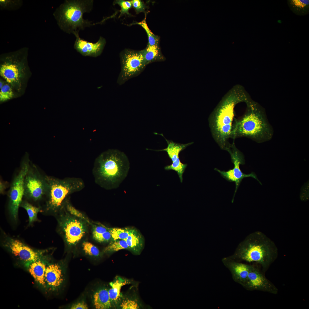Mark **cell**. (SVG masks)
Returning a JSON list of instances; mask_svg holds the SVG:
<instances>
[{"label":"cell","instance_id":"14","mask_svg":"<svg viewBox=\"0 0 309 309\" xmlns=\"http://www.w3.org/2000/svg\"><path fill=\"white\" fill-rule=\"evenodd\" d=\"M250 291H260L277 294L278 290L275 286L265 276L264 273L250 265L246 282L243 286Z\"/></svg>","mask_w":309,"mask_h":309},{"label":"cell","instance_id":"6","mask_svg":"<svg viewBox=\"0 0 309 309\" xmlns=\"http://www.w3.org/2000/svg\"><path fill=\"white\" fill-rule=\"evenodd\" d=\"M48 189L45 197V210L47 212H60L69 196L80 191L85 187L84 181L76 177H67L63 179L47 175Z\"/></svg>","mask_w":309,"mask_h":309},{"label":"cell","instance_id":"18","mask_svg":"<svg viewBox=\"0 0 309 309\" xmlns=\"http://www.w3.org/2000/svg\"><path fill=\"white\" fill-rule=\"evenodd\" d=\"M48 262L46 257L44 256L25 266L35 282L44 289L45 272Z\"/></svg>","mask_w":309,"mask_h":309},{"label":"cell","instance_id":"33","mask_svg":"<svg viewBox=\"0 0 309 309\" xmlns=\"http://www.w3.org/2000/svg\"><path fill=\"white\" fill-rule=\"evenodd\" d=\"M120 306L123 309H138L139 308L136 301L130 299L123 300Z\"/></svg>","mask_w":309,"mask_h":309},{"label":"cell","instance_id":"12","mask_svg":"<svg viewBox=\"0 0 309 309\" xmlns=\"http://www.w3.org/2000/svg\"><path fill=\"white\" fill-rule=\"evenodd\" d=\"M3 245L25 267L45 256V251L35 250L21 241L11 237L7 238L3 241Z\"/></svg>","mask_w":309,"mask_h":309},{"label":"cell","instance_id":"9","mask_svg":"<svg viewBox=\"0 0 309 309\" xmlns=\"http://www.w3.org/2000/svg\"><path fill=\"white\" fill-rule=\"evenodd\" d=\"M30 161L26 153L21 163L19 169L10 185L8 191V209L13 218L16 219L19 208L24 197V179Z\"/></svg>","mask_w":309,"mask_h":309},{"label":"cell","instance_id":"28","mask_svg":"<svg viewBox=\"0 0 309 309\" xmlns=\"http://www.w3.org/2000/svg\"><path fill=\"white\" fill-rule=\"evenodd\" d=\"M21 0H0V7L1 10L14 11L17 10L22 6Z\"/></svg>","mask_w":309,"mask_h":309},{"label":"cell","instance_id":"22","mask_svg":"<svg viewBox=\"0 0 309 309\" xmlns=\"http://www.w3.org/2000/svg\"><path fill=\"white\" fill-rule=\"evenodd\" d=\"M130 283L128 280L120 277L116 278L113 282H110L111 287L108 290L110 300L112 303H116L121 296L120 290L122 287Z\"/></svg>","mask_w":309,"mask_h":309},{"label":"cell","instance_id":"16","mask_svg":"<svg viewBox=\"0 0 309 309\" xmlns=\"http://www.w3.org/2000/svg\"><path fill=\"white\" fill-rule=\"evenodd\" d=\"M74 35L76 40L74 48L83 56L96 57L102 53L106 43V40L103 37H100L96 42L93 43L80 38L79 33Z\"/></svg>","mask_w":309,"mask_h":309},{"label":"cell","instance_id":"1","mask_svg":"<svg viewBox=\"0 0 309 309\" xmlns=\"http://www.w3.org/2000/svg\"><path fill=\"white\" fill-rule=\"evenodd\" d=\"M251 99L243 86L236 85L224 96L210 115L209 122L212 135L221 149L225 150L229 143L235 106Z\"/></svg>","mask_w":309,"mask_h":309},{"label":"cell","instance_id":"24","mask_svg":"<svg viewBox=\"0 0 309 309\" xmlns=\"http://www.w3.org/2000/svg\"><path fill=\"white\" fill-rule=\"evenodd\" d=\"M20 206L26 211L29 216V225L31 224L37 219V215L41 210V208L33 205L28 201L22 200Z\"/></svg>","mask_w":309,"mask_h":309},{"label":"cell","instance_id":"17","mask_svg":"<svg viewBox=\"0 0 309 309\" xmlns=\"http://www.w3.org/2000/svg\"><path fill=\"white\" fill-rule=\"evenodd\" d=\"M222 261L230 272L233 280L243 287L249 272L250 265L240 262L229 257L223 258Z\"/></svg>","mask_w":309,"mask_h":309},{"label":"cell","instance_id":"20","mask_svg":"<svg viewBox=\"0 0 309 309\" xmlns=\"http://www.w3.org/2000/svg\"><path fill=\"white\" fill-rule=\"evenodd\" d=\"M140 232L132 228L128 236L124 239L128 247V249L135 253H139L143 248L144 239Z\"/></svg>","mask_w":309,"mask_h":309},{"label":"cell","instance_id":"13","mask_svg":"<svg viewBox=\"0 0 309 309\" xmlns=\"http://www.w3.org/2000/svg\"><path fill=\"white\" fill-rule=\"evenodd\" d=\"M154 134L160 135L165 138L167 143V147L163 149L159 150H153L147 148L146 149L157 151H163L166 152L169 157L172 161V163L170 165L165 166V170H173L175 171L178 175L181 182L182 183L183 180V175L187 165L183 164L181 162L179 158V154L187 146L192 144L193 142L185 144L175 143L172 140H169L166 139L162 134H159L156 132L154 133Z\"/></svg>","mask_w":309,"mask_h":309},{"label":"cell","instance_id":"29","mask_svg":"<svg viewBox=\"0 0 309 309\" xmlns=\"http://www.w3.org/2000/svg\"><path fill=\"white\" fill-rule=\"evenodd\" d=\"M65 210L70 214L75 217L86 221L91 224L89 219L81 212L74 207L71 203L69 198L66 201L64 206Z\"/></svg>","mask_w":309,"mask_h":309},{"label":"cell","instance_id":"2","mask_svg":"<svg viewBox=\"0 0 309 309\" xmlns=\"http://www.w3.org/2000/svg\"><path fill=\"white\" fill-rule=\"evenodd\" d=\"M128 158L123 152L109 149L95 159L92 169L95 183L107 190L117 188L126 177L130 169Z\"/></svg>","mask_w":309,"mask_h":309},{"label":"cell","instance_id":"31","mask_svg":"<svg viewBox=\"0 0 309 309\" xmlns=\"http://www.w3.org/2000/svg\"><path fill=\"white\" fill-rule=\"evenodd\" d=\"M13 96V93L10 86L7 84H5L1 89L0 102H4L9 100L12 98Z\"/></svg>","mask_w":309,"mask_h":309},{"label":"cell","instance_id":"7","mask_svg":"<svg viewBox=\"0 0 309 309\" xmlns=\"http://www.w3.org/2000/svg\"><path fill=\"white\" fill-rule=\"evenodd\" d=\"M46 176L30 161L24 179L23 197L36 202L45 197L48 187Z\"/></svg>","mask_w":309,"mask_h":309},{"label":"cell","instance_id":"8","mask_svg":"<svg viewBox=\"0 0 309 309\" xmlns=\"http://www.w3.org/2000/svg\"><path fill=\"white\" fill-rule=\"evenodd\" d=\"M120 57L121 69L117 82L119 85H121L140 75L146 66L144 62L141 50L126 49L121 52Z\"/></svg>","mask_w":309,"mask_h":309},{"label":"cell","instance_id":"30","mask_svg":"<svg viewBox=\"0 0 309 309\" xmlns=\"http://www.w3.org/2000/svg\"><path fill=\"white\" fill-rule=\"evenodd\" d=\"M82 246L86 254L94 257H98L100 255V252L98 248L91 243L84 241L82 243Z\"/></svg>","mask_w":309,"mask_h":309},{"label":"cell","instance_id":"23","mask_svg":"<svg viewBox=\"0 0 309 309\" xmlns=\"http://www.w3.org/2000/svg\"><path fill=\"white\" fill-rule=\"evenodd\" d=\"M287 1L290 9L296 15L303 16L308 14L309 0H288Z\"/></svg>","mask_w":309,"mask_h":309},{"label":"cell","instance_id":"19","mask_svg":"<svg viewBox=\"0 0 309 309\" xmlns=\"http://www.w3.org/2000/svg\"><path fill=\"white\" fill-rule=\"evenodd\" d=\"M141 50L146 66L154 62L164 61L165 59L162 53L159 45H147L145 49Z\"/></svg>","mask_w":309,"mask_h":309},{"label":"cell","instance_id":"25","mask_svg":"<svg viewBox=\"0 0 309 309\" xmlns=\"http://www.w3.org/2000/svg\"><path fill=\"white\" fill-rule=\"evenodd\" d=\"M132 229L129 227L109 228L112 236L111 241L126 239L129 235Z\"/></svg>","mask_w":309,"mask_h":309},{"label":"cell","instance_id":"26","mask_svg":"<svg viewBox=\"0 0 309 309\" xmlns=\"http://www.w3.org/2000/svg\"><path fill=\"white\" fill-rule=\"evenodd\" d=\"M145 15L144 18L141 21L139 22H136L133 24L139 25L145 30L148 37V45H159L160 37L159 36L154 34L148 27L146 21V15L145 14Z\"/></svg>","mask_w":309,"mask_h":309},{"label":"cell","instance_id":"15","mask_svg":"<svg viewBox=\"0 0 309 309\" xmlns=\"http://www.w3.org/2000/svg\"><path fill=\"white\" fill-rule=\"evenodd\" d=\"M64 280V271L61 264L48 262L45 272V290L52 292L56 291L61 287Z\"/></svg>","mask_w":309,"mask_h":309},{"label":"cell","instance_id":"34","mask_svg":"<svg viewBox=\"0 0 309 309\" xmlns=\"http://www.w3.org/2000/svg\"><path fill=\"white\" fill-rule=\"evenodd\" d=\"M109 228L100 224L92 225V235L93 238L109 230Z\"/></svg>","mask_w":309,"mask_h":309},{"label":"cell","instance_id":"35","mask_svg":"<svg viewBox=\"0 0 309 309\" xmlns=\"http://www.w3.org/2000/svg\"><path fill=\"white\" fill-rule=\"evenodd\" d=\"M131 1L132 6L137 13L145 12L146 6L143 1L140 0H132Z\"/></svg>","mask_w":309,"mask_h":309},{"label":"cell","instance_id":"4","mask_svg":"<svg viewBox=\"0 0 309 309\" xmlns=\"http://www.w3.org/2000/svg\"><path fill=\"white\" fill-rule=\"evenodd\" d=\"M278 256V249L274 242L262 232L256 231L248 235L229 257L238 261L257 263L264 273Z\"/></svg>","mask_w":309,"mask_h":309},{"label":"cell","instance_id":"36","mask_svg":"<svg viewBox=\"0 0 309 309\" xmlns=\"http://www.w3.org/2000/svg\"><path fill=\"white\" fill-rule=\"evenodd\" d=\"M94 239L100 243L108 242L112 240V236L109 230L94 237Z\"/></svg>","mask_w":309,"mask_h":309},{"label":"cell","instance_id":"10","mask_svg":"<svg viewBox=\"0 0 309 309\" xmlns=\"http://www.w3.org/2000/svg\"><path fill=\"white\" fill-rule=\"evenodd\" d=\"M60 213L62 215L60 217L59 223L64 239L68 245H75L87 233V225L88 223L70 215L64 208Z\"/></svg>","mask_w":309,"mask_h":309},{"label":"cell","instance_id":"38","mask_svg":"<svg viewBox=\"0 0 309 309\" xmlns=\"http://www.w3.org/2000/svg\"><path fill=\"white\" fill-rule=\"evenodd\" d=\"M10 186L8 182L3 180L0 179V193L1 194H4L6 189Z\"/></svg>","mask_w":309,"mask_h":309},{"label":"cell","instance_id":"5","mask_svg":"<svg viewBox=\"0 0 309 309\" xmlns=\"http://www.w3.org/2000/svg\"><path fill=\"white\" fill-rule=\"evenodd\" d=\"M93 2V0H65L53 13L59 27L64 31L75 35L80 30L95 25L83 17L84 13L91 11Z\"/></svg>","mask_w":309,"mask_h":309},{"label":"cell","instance_id":"32","mask_svg":"<svg viewBox=\"0 0 309 309\" xmlns=\"http://www.w3.org/2000/svg\"><path fill=\"white\" fill-rule=\"evenodd\" d=\"M114 4H118L121 7L120 16L124 14L130 15L129 10L132 6L131 1L117 0L114 1Z\"/></svg>","mask_w":309,"mask_h":309},{"label":"cell","instance_id":"37","mask_svg":"<svg viewBox=\"0 0 309 309\" xmlns=\"http://www.w3.org/2000/svg\"><path fill=\"white\" fill-rule=\"evenodd\" d=\"M71 309H88L87 304L84 301L78 302L73 304L70 307Z\"/></svg>","mask_w":309,"mask_h":309},{"label":"cell","instance_id":"27","mask_svg":"<svg viewBox=\"0 0 309 309\" xmlns=\"http://www.w3.org/2000/svg\"><path fill=\"white\" fill-rule=\"evenodd\" d=\"M128 249V247L124 239H118L110 241L103 250L104 253H111L123 249Z\"/></svg>","mask_w":309,"mask_h":309},{"label":"cell","instance_id":"39","mask_svg":"<svg viewBox=\"0 0 309 309\" xmlns=\"http://www.w3.org/2000/svg\"><path fill=\"white\" fill-rule=\"evenodd\" d=\"M3 83L1 81H0V89H1L3 87Z\"/></svg>","mask_w":309,"mask_h":309},{"label":"cell","instance_id":"3","mask_svg":"<svg viewBox=\"0 0 309 309\" xmlns=\"http://www.w3.org/2000/svg\"><path fill=\"white\" fill-rule=\"evenodd\" d=\"M246 104L245 113L239 118L234 119L231 138L234 140L238 137H245L259 143L271 140L274 130L264 110L251 99Z\"/></svg>","mask_w":309,"mask_h":309},{"label":"cell","instance_id":"21","mask_svg":"<svg viewBox=\"0 0 309 309\" xmlns=\"http://www.w3.org/2000/svg\"><path fill=\"white\" fill-rule=\"evenodd\" d=\"M93 303L96 308L108 309L112 307L108 290L102 288L96 291L93 297Z\"/></svg>","mask_w":309,"mask_h":309},{"label":"cell","instance_id":"11","mask_svg":"<svg viewBox=\"0 0 309 309\" xmlns=\"http://www.w3.org/2000/svg\"><path fill=\"white\" fill-rule=\"evenodd\" d=\"M225 150L227 151L230 155L231 162L234 165L233 168L229 169L227 171H221L216 168H215L214 170L218 172L221 176L227 181L235 183V189L232 200L233 202L237 189L242 179L244 178L253 177L257 180L261 185L262 184L254 173L252 172L250 174H246L243 173L241 171L239 167L240 165L245 164L244 156L242 153L236 148L234 141L232 143H229V144Z\"/></svg>","mask_w":309,"mask_h":309}]
</instances>
